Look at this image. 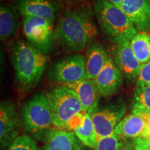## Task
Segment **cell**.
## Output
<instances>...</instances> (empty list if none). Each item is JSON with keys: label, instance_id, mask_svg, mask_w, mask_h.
Returning a JSON list of instances; mask_svg holds the SVG:
<instances>
[{"label": "cell", "instance_id": "1", "mask_svg": "<svg viewBox=\"0 0 150 150\" xmlns=\"http://www.w3.org/2000/svg\"><path fill=\"white\" fill-rule=\"evenodd\" d=\"M96 33L95 24L83 11H65L56 25L54 39L65 51L78 52Z\"/></svg>", "mask_w": 150, "mask_h": 150}, {"label": "cell", "instance_id": "2", "mask_svg": "<svg viewBox=\"0 0 150 150\" xmlns=\"http://www.w3.org/2000/svg\"><path fill=\"white\" fill-rule=\"evenodd\" d=\"M11 61L17 81L23 91L33 88L40 82L47 62L45 53L22 40L12 48Z\"/></svg>", "mask_w": 150, "mask_h": 150}, {"label": "cell", "instance_id": "3", "mask_svg": "<svg viewBox=\"0 0 150 150\" xmlns=\"http://www.w3.org/2000/svg\"><path fill=\"white\" fill-rule=\"evenodd\" d=\"M94 10L102 32L115 44L130 42L138 33L128 16L117 6L106 0H96Z\"/></svg>", "mask_w": 150, "mask_h": 150}, {"label": "cell", "instance_id": "4", "mask_svg": "<svg viewBox=\"0 0 150 150\" xmlns=\"http://www.w3.org/2000/svg\"><path fill=\"white\" fill-rule=\"evenodd\" d=\"M51 108L53 125L59 129H66L72 118L83 111L81 103L74 92L59 85L47 94Z\"/></svg>", "mask_w": 150, "mask_h": 150}, {"label": "cell", "instance_id": "5", "mask_svg": "<svg viewBox=\"0 0 150 150\" xmlns=\"http://www.w3.org/2000/svg\"><path fill=\"white\" fill-rule=\"evenodd\" d=\"M21 123L32 134H38L51 127L52 115L47 95L37 93L24 103L21 110Z\"/></svg>", "mask_w": 150, "mask_h": 150}, {"label": "cell", "instance_id": "6", "mask_svg": "<svg viewBox=\"0 0 150 150\" xmlns=\"http://www.w3.org/2000/svg\"><path fill=\"white\" fill-rule=\"evenodd\" d=\"M125 102L118 99L101 108H97L91 112L97 140L114 134L115 127L122 120L126 112Z\"/></svg>", "mask_w": 150, "mask_h": 150}, {"label": "cell", "instance_id": "7", "mask_svg": "<svg viewBox=\"0 0 150 150\" xmlns=\"http://www.w3.org/2000/svg\"><path fill=\"white\" fill-rule=\"evenodd\" d=\"M23 33L30 44L43 53L53 47L54 31L53 22L38 17H24Z\"/></svg>", "mask_w": 150, "mask_h": 150}, {"label": "cell", "instance_id": "8", "mask_svg": "<svg viewBox=\"0 0 150 150\" xmlns=\"http://www.w3.org/2000/svg\"><path fill=\"white\" fill-rule=\"evenodd\" d=\"M50 76L61 84L72 83L87 79L85 56L74 54L56 62L52 67Z\"/></svg>", "mask_w": 150, "mask_h": 150}, {"label": "cell", "instance_id": "9", "mask_svg": "<svg viewBox=\"0 0 150 150\" xmlns=\"http://www.w3.org/2000/svg\"><path fill=\"white\" fill-rule=\"evenodd\" d=\"M113 61L123 76L130 81H136L139 76L141 63L138 61L131 50L130 42L115 44L112 50Z\"/></svg>", "mask_w": 150, "mask_h": 150}, {"label": "cell", "instance_id": "10", "mask_svg": "<svg viewBox=\"0 0 150 150\" xmlns=\"http://www.w3.org/2000/svg\"><path fill=\"white\" fill-rule=\"evenodd\" d=\"M19 117L11 102H1L0 106V144L1 149L10 146L18 137Z\"/></svg>", "mask_w": 150, "mask_h": 150}, {"label": "cell", "instance_id": "11", "mask_svg": "<svg viewBox=\"0 0 150 150\" xmlns=\"http://www.w3.org/2000/svg\"><path fill=\"white\" fill-rule=\"evenodd\" d=\"M119 7L138 32L150 31V0H124Z\"/></svg>", "mask_w": 150, "mask_h": 150}, {"label": "cell", "instance_id": "12", "mask_svg": "<svg viewBox=\"0 0 150 150\" xmlns=\"http://www.w3.org/2000/svg\"><path fill=\"white\" fill-rule=\"evenodd\" d=\"M124 76L111 57L108 58L104 68L95 79L99 93L110 96L119 91L123 83Z\"/></svg>", "mask_w": 150, "mask_h": 150}, {"label": "cell", "instance_id": "13", "mask_svg": "<svg viewBox=\"0 0 150 150\" xmlns=\"http://www.w3.org/2000/svg\"><path fill=\"white\" fill-rule=\"evenodd\" d=\"M60 85L74 92L81 103L83 111L91 113L97 108L100 93L95 80L84 79L74 83Z\"/></svg>", "mask_w": 150, "mask_h": 150}, {"label": "cell", "instance_id": "14", "mask_svg": "<svg viewBox=\"0 0 150 150\" xmlns=\"http://www.w3.org/2000/svg\"><path fill=\"white\" fill-rule=\"evenodd\" d=\"M58 6L53 0H20L18 11L22 16L38 17L53 22Z\"/></svg>", "mask_w": 150, "mask_h": 150}, {"label": "cell", "instance_id": "15", "mask_svg": "<svg viewBox=\"0 0 150 150\" xmlns=\"http://www.w3.org/2000/svg\"><path fill=\"white\" fill-rule=\"evenodd\" d=\"M108 58L107 52L100 43H92L88 46L85 56L87 79L95 80L106 64Z\"/></svg>", "mask_w": 150, "mask_h": 150}, {"label": "cell", "instance_id": "16", "mask_svg": "<svg viewBox=\"0 0 150 150\" xmlns=\"http://www.w3.org/2000/svg\"><path fill=\"white\" fill-rule=\"evenodd\" d=\"M147 125L145 120L134 113L123 117L115 127L114 134L121 138H145Z\"/></svg>", "mask_w": 150, "mask_h": 150}, {"label": "cell", "instance_id": "17", "mask_svg": "<svg viewBox=\"0 0 150 150\" xmlns=\"http://www.w3.org/2000/svg\"><path fill=\"white\" fill-rule=\"evenodd\" d=\"M42 150H81V147L72 131L52 129L48 132Z\"/></svg>", "mask_w": 150, "mask_h": 150}, {"label": "cell", "instance_id": "18", "mask_svg": "<svg viewBox=\"0 0 150 150\" xmlns=\"http://www.w3.org/2000/svg\"><path fill=\"white\" fill-rule=\"evenodd\" d=\"M135 56L141 64L150 60V34L148 32H138L130 41Z\"/></svg>", "mask_w": 150, "mask_h": 150}, {"label": "cell", "instance_id": "19", "mask_svg": "<svg viewBox=\"0 0 150 150\" xmlns=\"http://www.w3.org/2000/svg\"><path fill=\"white\" fill-rule=\"evenodd\" d=\"M74 133L83 145L95 149L97 143L96 130L89 112H86L83 125L75 129Z\"/></svg>", "mask_w": 150, "mask_h": 150}, {"label": "cell", "instance_id": "20", "mask_svg": "<svg viewBox=\"0 0 150 150\" xmlns=\"http://www.w3.org/2000/svg\"><path fill=\"white\" fill-rule=\"evenodd\" d=\"M16 22L13 13L6 6L0 7V37L1 41H5L15 33Z\"/></svg>", "mask_w": 150, "mask_h": 150}, {"label": "cell", "instance_id": "21", "mask_svg": "<svg viewBox=\"0 0 150 150\" xmlns=\"http://www.w3.org/2000/svg\"><path fill=\"white\" fill-rule=\"evenodd\" d=\"M132 105L133 111L150 112V84L136 88Z\"/></svg>", "mask_w": 150, "mask_h": 150}, {"label": "cell", "instance_id": "22", "mask_svg": "<svg viewBox=\"0 0 150 150\" xmlns=\"http://www.w3.org/2000/svg\"><path fill=\"white\" fill-rule=\"evenodd\" d=\"M121 137L114 134L97 140L95 150H126Z\"/></svg>", "mask_w": 150, "mask_h": 150}, {"label": "cell", "instance_id": "23", "mask_svg": "<svg viewBox=\"0 0 150 150\" xmlns=\"http://www.w3.org/2000/svg\"><path fill=\"white\" fill-rule=\"evenodd\" d=\"M7 150H40L37 144L27 135L18 136Z\"/></svg>", "mask_w": 150, "mask_h": 150}, {"label": "cell", "instance_id": "24", "mask_svg": "<svg viewBox=\"0 0 150 150\" xmlns=\"http://www.w3.org/2000/svg\"><path fill=\"white\" fill-rule=\"evenodd\" d=\"M56 4L65 11H82L87 7L86 0H53Z\"/></svg>", "mask_w": 150, "mask_h": 150}, {"label": "cell", "instance_id": "25", "mask_svg": "<svg viewBox=\"0 0 150 150\" xmlns=\"http://www.w3.org/2000/svg\"><path fill=\"white\" fill-rule=\"evenodd\" d=\"M150 84V60L141 65L139 76L136 81V87Z\"/></svg>", "mask_w": 150, "mask_h": 150}, {"label": "cell", "instance_id": "26", "mask_svg": "<svg viewBox=\"0 0 150 150\" xmlns=\"http://www.w3.org/2000/svg\"><path fill=\"white\" fill-rule=\"evenodd\" d=\"M86 112V111H81L74 116L67 124L66 127L67 130L69 131H71L72 130L74 131L76 128L81 126L83 123L84 116H85Z\"/></svg>", "mask_w": 150, "mask_h": 150}, {"label": "cell", "instance_id": "27", "mask_svg": "<svg viewBox=\"0 0 150 150\" xmlns=\"http://www.w3.org/2000/svg\"><path fill=\"white\" fill-rule=\"evenodd\" d=\"M133 112L141 116L145 120L146 125H147V131H146L145 137L144 138H150V112L140 111H133Z\"/></svg>", "mask_w": 150, "mask_h": 150}, {"label": "cell", "instance_id": "28", "mask_svg": "<svg viewBox=\"0 0 150 150\" xmlns=\"http://www.w3.org/2000/svg\"><path fill=\"white\" fill-rule=\"evenodd\" d=\"M135 142L137 143H139L140 145L147 148L148 150H150V138H136Z\"/></svg>", "mask_w": 150, "mask_h": 150}, {"label": "cell", "instance_id": "29", "mask_svg": "<svg viewBox=\"0 0 150 150\" xmlns=\"http://www.w3.org/2000/svg\"><path fill=\"white\" fill-rule=\"evenodd\" d=\"M106 1H107L108 2L111 3L115 6H120L124 0H106Z\"/></svg>", "mask_w": 150, "mask_h": 150}, {"label": "cell", "instance_id": "30", "mask_svg": "<svg viewBox=\"0 0 150 150\" xmlns=\"http://www.w3.org/2000/svg\"><path fill=\"white\" fill-rule=\"evenodd\" d=\"M135 150H148L147 148L140 145L139 143H137L135 142Z\"/></svg>", "mask_w": 150, "mask_h": 150}]
</instances>
